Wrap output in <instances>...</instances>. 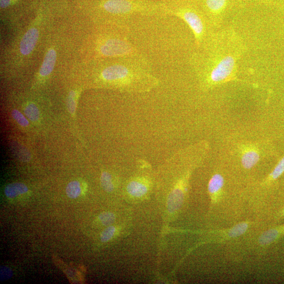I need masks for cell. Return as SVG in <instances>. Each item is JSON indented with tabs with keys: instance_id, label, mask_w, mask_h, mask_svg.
<instances>
[{
	"instance_id": "obj_1",
	"label": "cell",
	"mask_w": 284,
	"mask_h": 284,
	"mask_svg": "<svg viewBox=\"0 0 284 284\" xmlns=\"http://www.w3.org/2000/svg\"><path fill=\"white\" fill-rule=\"evenodd\" d=\"M246 46L235 30L228 28L215 31L191 58V64L205 89L238 80V61Z\"/></svg>"
},
{
	"instance_id": "obj_13",
	"label": "cell",
	"mask_w": 284,
	"mask_h": 284,
	"mask_svg": "<svg viewBox=\"0 0 284 284\" xmlns=\"http://www.w3.org/2000/svg\"><path fill=\"white\" fill-rule=\"evenodd\" d=\"M224 179L220 174L213 176L208 183V191L212 194L218 193L224 185Z\"/></svg>"
},
{
	"instance_id": "obj_15",
	"label": "cell",
	"mask_w": 284,
	"mask_h": 284,
	"mask_svg": "<svg viewBox=\"0 0 284 284\" xmlns=\"http://www.w3.org/2000/svg\"><path fill=\"white\" fill-rule=\"evenodd\" d=\"M24 113L26 117L32 122L39 120L40 112L37 105L34 103H29L25 106Z\"/></svg>"
},
{
	"instance_id": "obj_6",
	"label": "cell",
	"mask_w": 284,
	"mask_h": 284,
	"mask_svg": "<svg viewBox=\"0 0 284 284\" xmlns=\"http://www.w3.org/2000/svg\"><path fill=\"white\" fill-rule=\"evenodd\" d=\"M39 33L36 28H32L25 34L21 43L20 51L23 55H28L32 52L38 42Z\"/></svg>"
},
{
	"instance_id": "obj_3",
	"label": "cell",
	"mask_w": 284,
	"mask_h": 284,
	"mask_svg": "<svg viewBox=\"0 0 284 284\" xmlns=\"http://www.w3.org/2000/svg\"><path fill=\"white\" fill-rule=\"evenodd\" d=\"M215 29H219L225 19L242 0H193Z\"/></svg>"
},
{
	"instance_id": "obj_11",
	"label": "cell",
	"mask_w": 284,
	"mask_h": 284,
	"mask_svg": "<svg viewBox=\"0 0 284 284\" xmlns=\"http://www.w3.org/2000/svg\"><path fill=\"white\" fill-rule=\"evenodd\" d=\"M284 227L269 229L265 232L261 237L260 242L262 245H268L274 242L279 238L283 233Z\"/></svg>"
},
{
	"instance_id": "obj_5",
	"label": "cell",
	"mask_w": 284,
	"mask_h": 284,
	"mask_svg": "<svg viewBox=\"0 0 284 284\" xmlns=\"http://www.w3.org/2000/svg\"><path fill=\"white\" fill-rule=\"evenodd\" d=\"M152 185V180L146 175H136L127 183L126 191L133 198H142L150 192Z\"/></svg>"
},
{
	"instance_id": "obj_7",
	"label": "cell",
	"mask_w": 284,
	"mask_h": 284,
	"mask_svg": "<svg viewBox=\"0 0 284 284\" xmlns=\"http://www.w3.org/2000/svg\"><path fill=\"white\" fill-rule=\"evenodd\" d=\"M185 189L177 188L169 192L167 199V208L171 212L178 210L183 201Z\"/></svg>"
},
{
	"instance_id": "obj_20",
	"label": "cell",
	"mask_w": 284,
	"mask_h": 284,
	"mask_svg": "<svg viewBox=\"0 0 284 284\" xmlns=\"http://www.w3.org/2000/svg\"><path fill=\"white\" fill-rule=\"evenodd\" d=\"M248 228L246 223H241L234 227L229 232V236L237 237L244 234Z\"/></svg>"
},
{
	"instance_id": "obj_24",
	"label": "cell",
	"mask_w": 284,
	"mask_h": 284,
	"mask_svg": "<svg viewBox=\"0 0 284 284\" xmlns=\"http://www.w3.org/2000/svg\"><path fill=\"white\" fill-rule=\"evenodd\" d=\"M10 0H0L1 8H5L10 4Z\"/></svg>"
},
{
	"instance_id": "obj_19",
	"label": "cell",
	"mask_w": 284,
	"mask_h": 284,
	"mask_svg": "<svg viewBox=\"0 0 284 284\" xmlns=\"http://www.w3.org/2000/svg\"><path fill=\"white\" fill-rule=\"evenodd\" d=\"M67 108L69 112L74 115L76 112L77 102H76V93L72 91L69 93L68 98H67Z\"/></svg>"
},
{
	"instance_id": "obj_9",
	"label": "cell",
	"mask_w": 284,
	"mask_h": 284,
	"mask_svg": "<svg viewBox=\"0 0 284 284\" xmlns=\"http://www.w3.org/2000/svg\"><path fill=\"white\" fill-rule=\"evenodd\" d=\"M28 187L22 183H13L5 187L4 193L6 197L14 199L28 192Z\"/></svg>"
},
{
	"instance_id": "obj_8",
	"label": "cell",
	"mask_w": 284,
	"mask_h": 284,
	"mask_svg": "<svg viewBox=\"0 0 284 284\" xmlns=\"http://www.w3.org/2000/svg\"><path fill=\"white\" fill-rule=\"evenodd\" d=\"M57 60V53L55 50L51 49L44 58L43 62L40 70V75L46 77L53 71Z\"/></svg>"
},
{
	"instance_id": "obj_21",
	"label": "cell",
	"mask_w": 284,
	"mask_h": 284,
	"mask_svg": "<svg viewBox=\"0 0 284 284\" xmlns=\"http://www.w3.org/2000/svg\"><path fill=\"white\" fill-rule=\"evenodd\" d=\"M284 172V157L280 161L275 167L273 171L270 173L269 178L272 180L278 179Z\"/></svg>"
},
{
	"instance_id": "obj_17",
	"label": "cell",
	"mask_w": 284,
	"mask_h": 284,
	"mask_svg": "<svg viewBox=\"0 0 284 284\" xmlns=\"http://www.w3.org/2000/svg\"><path fill=\"white\" fill-rule=\"evenodd\" d=\"M117 229L114 226H109L106 228L101 233L100 239L101 241L103 243L109 242L111 240L116 234Z\"/></svg>"
},
{
	"instance_id": "obj_2",
	"label": "cell",
	"mask_w": 284,
	"mask_h": 284,
	"mask_svg": "<svg viewBox=\"0 0 284 284\" xmlns=\"http://www.w3.org/2000/svg\"><path fill=\"white\" fill-rule=\"evenodd\" d=\"M166 15L183 20L194 36L198 49L203 45L215 31L204 13L193 0H165Z\"/></svg>"
},
{
	"instance_id": "obj_4",
	"label": "cell",
	"mask_w": 284,
	"mask_h": 284,
	"mask_svg": "<svg viewBox=\"0 0 284 284\" xmlns=\"http://www.w3.org/2000/svg\"><path fill=\"white\" fill-rule=\"evenodd\" d=\"M100 52L107 57H126L140 56L129 40L126 38L107 39L101 45Z\"/></svg>"
},
{
	"instance_id": "obj_10",
	"label": "cell",
	"mask_w": 284,
	"mask_h": 284,
	"mask_svg": "<svg viewBox=\"0 0 284 284\" xmlns=\"http://www.w3.org/2000/svg\"><path fill=\"white\" fill-rule=\"evenodd\" d=\"M260 160V154L254 148H249L243 153L242 163L245 168L253 167Z\"/></svg>"
},
{
	"instance_id": "obj_14",
	"label": "cell",
	"mask_w": 284,
	"mask_h": 284,
	"mask_svg": "<svg viewBox=\"0 0 284 284\" xmlns=\"http://www.w3.org/2000/svg\"><path fill=\"white\" fill-rule=\"evenodd\" d=\"M101 186L104 190L108 193H111L115 188L114 182L112 175L107 172L104 171L101 174L100 178Z\"/></svg>"
},
{
	"instance_id": "obj_12",
	"label": "cell",
	"mask_w": 284,
	"mask_h": 284,
	"mask_svg": "<svg viewBox=\"0 0 284 284\" xmlns=\"http://www.w3.org/2000/svg\"><path fill=\"white\" fill-rule=\"evenodd\" d=\"M82 186L78 181H73L69 183L66 188V193L69 198L76 199L80 197L82 193Z\"/></svg>"
},
{
	"instance_id": "obj_23",
	"label": "cell",
	"mask_w": 284,
	"mask_h": 284,
	"mask_svg": "<svg viewBox=\"0 0 284 284\" xmlns=\"http://www.w3.org/2000/svg\"><path fill=\"white\" fill-rule=\"evenodd\" d=\"M245 1L259 5L269 4L274 2V0H245Z\"/></svg>"
},
{
	"instance_id": "obj_22",
	"label": "cell",
	"mask_w": 284,
	"mask_h": 284,
	"mask_svg": "<svg viewBox=\"0 0 284 284\" xmlns=\"http://www.w3.org/2000/svg\"><path fill=\"white\" fill-rule=\"evenodd\" d=\"M1 281H4L7 280L11 278L13 275V273L12 270L8 267L5 266H2L1 267Z\"/></svg>"
},
{
	"instance_id": "obj_18",
	"label": "cell",
	"mask_w": 284,
	"mask_h": 284,
	"mask_svg": "<svg viewBox=\"0 0 284 284\" xmlns=\"http://www.w3.org/2000/svg\"><path fill=\"white\" fill-rule=\"evenodd\" d=\"M12 116L20 125L23 127H26L29 125V122L28 120L18 110H13L12 112Z\"/></svg>"
},
{
	"instance_id": "obj_16",
	"label": "cell",
	"mask_w": 284,
	"mask_h": 284,
	"mask_svg": "<svg viewBox=\"0 0 284 284\" xmlns=\"http://www.w3.org/2000/svg\"><path fill=\"white\" fill-rule=\"evenodd\" d=\"M99 220L103 225L109 226L112 225L116 220V216L111 212H105L100 215Z\"/></svg>"
}]
</instances>
